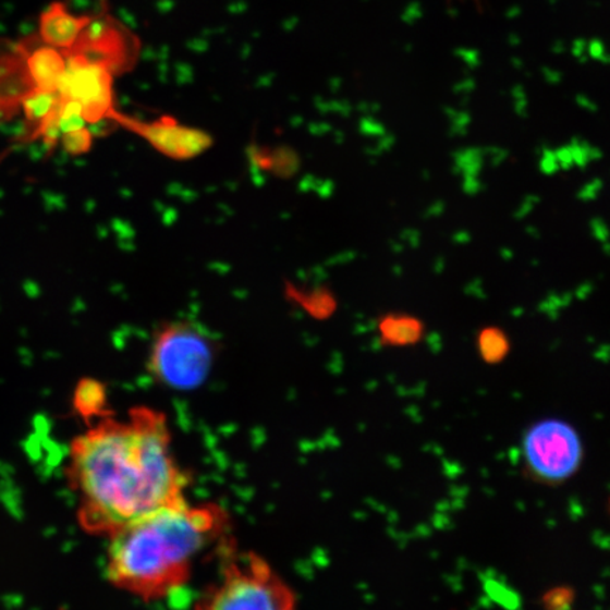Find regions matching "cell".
<instances>
[{"instance_id": "obj_28", "label": "cell", "mask_w": 610, "mask_h": 610, "mask_svg": "<svg viewBox=\"0 0 610 610\" xmlns=\"http://www.w3.org/2000/svg\"><path fill=\"white\" fill-rule=\"evenodd\" d=\"M499 256L502 257V260L510 261L513 260L514 254L510 247H503V249H500Z\"/></svg>"}, {"instance_id": "obj_10", "label": "cell", "mask_w": 610, "mask_h": 610, "mask_svg": "<svg viewBox=\"0 0 610 610\" xmlns=\"http://www.w3.org/2000/svg\"><path fill=\"white\" fill-rule=\"evenodd\" d=\"M26 49V66L33 88L59 93L66 71V56L64 51L47 46L32 36L23 38Z\"/></svg>"}, {"instance_id": "obj_14", "label": "cell", "mask_w": 610, "mask_h": 610, "mask_svg": "<svg viewBox=\"0 0 610 610\" xmlns=\"http://www.w3.org/2000/svg\"><path fill=\"white\" fill-rule=\"evenodd\" d=\"M94 135L88 125L64 132L60 137L61 146L73 156L85 155L93 147Z\"/></svg>"}, {"instance_id": "obj_30", "label": "cell", "mask_w": 610, "mask_h": 610, "mask_svg": "<svg viewBox=\"0 0 610 610\" xmlns=\"http://www.w3.org/2000/svg\"><path fill=\"white\" fill-rule=\"evenodd\" d=\"M603 254L610 256V241L602 243Z\"/></svg>"}, {"instance_id": "obj_19", "label": "cell", "mask_w": 610, "mask_h": 610, "mask_svg": "<svg viewBox=\"0 0 610 610\" xmlns=\"http://www.w3.org/2000/svg\"><path fill=\"white\" fill-rule=\"evenodd\" d=\"M540 169L545 174H554L560 169L559 159H557L556 150L545 147L541 152Z\"/></svg>"}, {"instance_id": "obj_27", "label": "cell", "mask_w": 610, "mask_h": 610, "mask_svg": "<svg viewBox=\"0 0 610 610\" xmlns=\"http://www.w3.org/2000/svg\"><path fill=\"white\" fill-rule=\"evenodd\" d=\"M545 76L548 84L559 85L562 81V75L559 71L545 70Z\"/></svg>"}, {"instance_id": "obj_13", "label": "cell", "mask_w": 610, "mask_h": 610, "mask_svg": "<svg viewBox=\"0 0 610 610\" xmlns=\"http://www.w3.org/2000/svg\"><path fill=\"white\" fill-rule=\"evenodd\" d=\"M479 350L486 362H498L508 354L507 337L496 328H488L479 337Z\"/></svg>"}, {"instance_id": "obj_3", "label": "cell", "mask_w": 610, "mask_h": 610, "mask_svg": "<svg viewBox=\"0 0 610 610\" xmlns=\"http://www.w3.org/2000/svg\"><path fill=\"white\" fill-rule=\"evenodd\" d=\"M223 541L221 569L216 584L205 589L195 608L208 610H289L295 607L294 590L254 552H240Z\"/></svg>"}, {"instance_id": "obj_7", "label": "cell", "mask_w": 610, "mask_h": 610, "mask_svg": "<svg viewBox=\"0 0 610 610\" xmlns=\"http://www.w3.org/2000/svg\"><path fill=\"white\" fill-rule=\"evenodd\" d=\"M111 121L173 160L194 159L212 146V137L208 133L202 129L181 125L178 119L169 114L152 121H142L139 118L117 111Z\"/></svg>"}, {"instance_id": "obj_31", "label": "cell", "mask_w": 610, "mask_h": 610, "mask_svg": "<svg viewBox=\"0 0 610 610\" xmlns=\"http://www.w3.org/2000/svg\"><path fill=\"white\" fill-rule=\"evenodd\" d=\"M101 2H105V0H101Z\"/></svg>"}, {"instance_id": "obj_1", "label": "cell", "mask_w": 610, "mask_h": 610, "mask_svg": "<svg viewBox=\"0 0 610 610\" xmlns=\"http://www.w3.org/2000/svg\"><path fill=\"white\" fill-rule=\"evenodd\" d=\"M65 478L81 530L111 538L139 518L185 502L190 478L175 460L169 419L135 406L89 423L71 441Z\"/></svg>"}, {"instance_id": "obj_29", "label": "cell", "mask_w": 610, "mask_h": 610, "mask_svg": "<svg viewBox=\"0 0 610 610\" xmlns=\"http://www.w3.org/2000/svg\"><path fill=\"white\" fill-rule=\"evenodd\" d=\"M526 233L528 237H533V240H540V231H538L537 227H527Z\"/></svg>"}, {"instance_id": "obj_12", "label": "cell", "mask_w": 610, "mask_h": 610, "mask_svg": "<svg viewBox=\"0 0 610 610\" xmlns=\"http://www.w3.org/2000/svg\"><path fill=\"white\" fill-rule=\"evenodd\" d=\"M385 340L394 343H408L416 341L422 327L417 319L410 317H388L383 319L380 327Z\"/></svg>"}, {"instance_id": "obj_21", "label": "cell", "mask_w": 610, "mask_h": 610, "mask_svg": "<svg viewBox=\"0 0 610 610\" xmlns=\"http://www.w3.org/2000/svg\"><path fill=\"white\" fill-rule=\"evenodd\" d=\"M484 155L488 163L496 169V167L502 166L508 160L509 151L503 149V147L490 146L484 149Z\"/></svg>"}, {"instance_id": "obj_26", "label": "cell", "mask_w": 610, "mask_h": 610, "mask_svg": "<svg viewBox=\"0 0 610 610\" xmlns=\"http://www.w3.org/2000/svg\"><path fill=\"white\" fill-rule=\"evenodd\" d=\"M575 102L576 105H578V107L585 109V111H588L590 113L598 112V105L595 103L593 99L586 97V95L584 94L576 95Z\"/></svg>"}, {"instance_id": "obj_2", "label": "cell", "mask_w": 610, "mask_h": 610, "mask_svg": "<svg viewBox=\"0 0 610 610\" xmlns=\"http://www.w3.org/2000/svg\"><path fill=\"white\" fill-rule=\"evenodd\" d=\"M229 521L218 504H171L109 538L105 575L113 588L145 602L187 585L199 557L225 541Z\"/></svg>"}, {"instance_id": "obj_15", "label": "cell", "mask_w": 610, "mask_h": 610, "mask_svg": "<svg viewBox=\"0 0 610 610\" xmlns=\"http://www.w3.org/2000/svg\"><path fill=\"white\" fill-rule=\"evenodd\" d=\"M462 171H466L465 175H478L485 163L484 150L468 149L462 151Z\"/></svg>"}, {"instance_id": "obj_8", "label": "cell", "mask_w": 610, "mask_h": 610, "mask_svg": "<svg viewBox=\"0 0 610 610\" xmlns=\"http://www.w3.org/2000/svg\"><path fill=\"white\" fill-rule=\"evenodd\" d=\"M66 71L59 94L64 101L78 105L88 125L111 121L114 107V76L102 66L66 57Z\"/></svg>"}, {"instance_id": "obj_23", "label": "cell", "mask_w": 610, "mask_h": 610, "mask_svg": "<svg viewBox=\"0 0 610 610\" xmlns=\"http://www.w3.org/2000/svg\"><path fill=\"white\" fill-rule=\"evenodd\" d=\"M589 227L595 240L600 243L610 241V229L602 218L597 217L590 219Z\"/></svg>"}, {"instance_id": "obj_4", "label": "cell", "mask_w": 610, "mask_h": 610, "mask_svg": "<svg viewBox=\"0 0 610 610\" xmlns=\"http://www.w3.org/2000/svg\"><path fill=\"white\" fill-rule=\"evenodd\" d=\"M216 341L191 321H171L157 328L147 355V371L157 385L190 392L208 379L216 362Z\"/></svg>"}, {"instance_id": "obj_24", "label": "cell", "mask_w": 610, "mask_h": 610, "mask_svg": "<svg viewBox=\"0 0 610 610\" xmlns=\"http://www.w3.org/2000/svg\"><path fill=\"white\" fill-rule=\"evenodd\" d=\"M557 159H559L561 170H571L575 166L574 157H572V151L570 146L561 147V149L556 150Z\"/></svg>"}, {"instance_id": "obj_22", "label": "cell", "mask_w": 610, "mask_h": 610, "mask_svg": "<svg viewBox=\"0 0 610 610\" xmlns=\"http://www.w3.org/2000/svg\"><path fill=\"white\" fill-rule=\"evenodd\" d=\"M538 204H540V197H538V195L536 194L526 195V197L523 198L522 204L518 205L516 211H514V218L524 219L527 216H530L533 209L536 208Z\"/></svg>"}, {"instance_id": "obj_9", "label": "cell", "mask_w": 610, "mask_h": 610, "mask_svg": "<svg viewBox=\"0 0 610 610\" xmlns=\"http://www.w3.org/2000/svg\"><path fill=\"white\" fill-rule=\"evenodd\" d=\"M94 14H74L69 3L54 0L38 17L37 36L47 46L70 51L93 21Z\"/></svg>"}, {"instance_id": "obj_6", "label": "cell", "mask_w": 610, "mask_h": 610, "mask_svg": "<svg viewBox=\"0 0 610 610\" xmlns=\"http://www.w3.org/2000/svg\"><path fill=\"white\" fill-rule=\"evenodd\" d=\"M523 450L528 468L547 483L569 479L583 460L578 434L560 419H546L533 426L524 437Z\"/></svg>"}, {"instance_id": "obj_17", "label": "cell", "mask_w": 610, "mask_h": 610, "mask_svg": "<svg viewBox=\"0 0 610 610\" xmlns=\"http://www.w3.org/2000/svg\"><path fill=\"white\" fill-rule=\"evenodd\" d=\"M570 149L572 151V157H574V163L578 169L584 170L586 166L593 163L589 157L590 146L581 137H574L570 143Z\"/></svg>"}, {"instance_id": "obj_5", "label": "cell", "mask_w": 610, "mask_h": 610, "mask_svg": "<svg viewBox=\"0 0 610 610\" xmlns=\"http://www.w3.org/2000/svg\"><path fill=\"white\" fill-rule=\"evenodd\" d=\"M141 49L139 37L125 23L113 17L105 4L103 11L94 14L93 21L65 56L102 66L118 76L135 69Z\"/></svg>"}, {"instance_id": "obj_20", "label": "cell", "mask_w": 610, "mask_h": 610, "mask_svg": "<svg viewBox=\"0 0 610 610\" xmlns=\"http://www.w3.org/2000/svg\"><path fill=\"white\" fill-rule=\"evenodd\" d=\"M512 98L514 102V111H516L517 117L526 118L528 113V101L526 97V90L522 85H516L512 88Z\"/></svg>"}, {"instance_id": "obj_25", "label": "cell", "mask_w": 610, "mask_h": 610, "mask_svg": "<svg viewBox=\"0 0 610 610\" xmlns=\"http://www.w3.org/2000/svg\"><path fill=\"white\" fill-rule=\"evenodd\" d=\"M464 190L468 194H478L484 190L483 181L478 179V175H465Z\"/></svg>"}, {"instance_id": "obj_16", "label": "cell", "mask_w": 610, "mask_h": 610, "mask_svg": "<svg viewBox=\"0 0 610 610\" xmlns=\"http://www.w3.org/2000/svg\"><path fill=\"white\" fill-rule=\"evenodd\" d=\"M574 600V593L569 588H556L545 597V605L552 609L569 608Z\"/></svg>"}, {"instance_id": "obj_11", "label": "cell", "mask_w": 610, "mask_h": 610, "mask_svg": "<svg viewBox=\"0 0 610 610\" xmlns=\"http://www.w3.org/2000/svg\"><path fill=\"white\" fill-rule=\"evenodd\" d=\"M108 389L101 380L84 378L76 383L73 408L83 422L89 424L111 412L108 408Z\"/></svg>"}, {"instance_id": "obj_18", "label": "cell", "mask_w": 610, "mask_h": 610, "mask_svg": "<svg viewBox=\"0 0 610 610\" xmlns=\"http://www.w3.org/2000/svg\"><path fill=\"white\" fill-rule=\"evenodd\" d=\"M603 188V181L600 179H595L586 183L583 188L580 190L578 199L584 203L595 202L599 197L600 191Z\"/></svg>"}]
</instances>
